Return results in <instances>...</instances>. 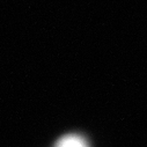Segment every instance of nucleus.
Wrapping results in <instances>:
<instances>
[{"instance_id": "nucleus-1", "label": "nucleus", "mask_w": 147, "mask_h": 147, "mask_svg": "<svg viewBox=\"0 0 147 147\" xmlns=\"http://www.w3.org/2000/svg\"><path fill=\"white\" fill-rule=\"evenodd\" d=\"M59 147H86V146L81 139H79L77 137H69V138L64 139L60 142Z\"/></svg>"}]
</instances>
